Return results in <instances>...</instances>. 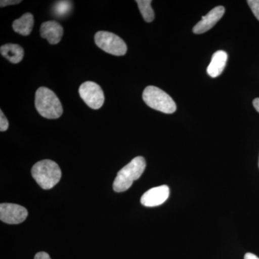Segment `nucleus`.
<instances>
[{
	"label": "nucleus",
	"mask_w": 259,
	"mask_h": 259,
	"mask_svg": "<svg viewBox=\"0 0 259 259\" xmlns=\"http://www.w3.org/2000/svg\"><path fill=\"white\" fill-rule=\"evenodd\" d=\"M32 176L44 190H51L61 178L60 167L55 161L46 159L37 162L31 170Z\"/></svg>",
	"instance_id": "nucleus-1"
},
{
	"label": "nucleus",
	"mask_w": 259,
	"mask_h": 259,
	"mask_svg": "<svg viewBox=\"0 0 259 259\" xmlns=\"http://www.w3.org/2000/svg\"><path fill=\"white\" fill-rule=\"evenodd\" d=\"M35 105L37 112L45 118L57 119L62 115L63 107L60 100L54 92L47 88L37 89Z\"/></svg>",
	"instance_id": "nucleus-2"
},
{
	"label": "nucleus",
	"mask_w": 259,
	"mask_h": 259,
	"mask_svg": "<svg viewBox=\"0 0 259 259\" xmlns=\"http://www.w3.org/2000/svg\"><path fill=\"white\" fill-rule=\"evenodd\" d=\"M146 166V160L142 156L134 158L117 173L113 183V190L116 192H122L128 190L134 181L139 180L144 173Z\"/></svg>",
	"instance_id": "nucleus-3"
},
{
	"label": "nucleus",
	"mask_w": 259,
	"mask_h": 259,
	"mask_svg": "<svg viewBox=\"0 0 259 259\" xmlns=\"http://www.w3.org/2000/svg\"><path fill=\"white\" fill-rule=\"evenodd\" d=\"M143 99L148 107L163 113L172 114L177 110L173 99L161 89L148 86L143 93Z\"/></svg>",
	"instance_id": "nucleus-4"
},
{
	"label": "nucleus",
	"mask_w": 259,
	"mask_h": 259,
	"mask_svg": "<svg viewBox=\"0 0 259 259\" xmlns=\"http://www.w3.org/2000/svg\"><path fill=\"white\" fill-rule=\"evenodd\" d=\"M95 41L97 47L111 55L121 56L127 53V48L125 42L112 32H97L95 35Z\"/></svg>",
	"instance_id": "nucleus-5"
},
{
	"label": "nucleus",
	"mask_w": 259,
	"mask_h": 259,
	"mask_svg": "<svg viewBox=\"0 0 259 259\" xmlns=\"http://www.w3.org/2000/svg\"><path fill=\"white\" fill-rule=\"evenodd\" d=\"M80 97L90 108L98 110L105 102V95L100 85L93 81H86L80 86Z\"/></svg>",
	"instance_id": "nucleus-6"
},
{
	"label": "nucleus",
	"mask_w": 259,
	"mask_h": 259,
	"mask_svg": "<svg viewBox=\"0 0 259 259\" xmlns=\"http://www.w3.org/2000/svg\"><path fill=\"white\" fill-rule=\"evenodd\" d=\"M28 210L16 204L2 203L0 204V220L7 224H20L28 217Z\"/></svg>",
	"instance_id": "nucleus-7"
},
{
	"label": "nucleus",
	"mask_w": 259,
	"mask_h": 259,
	"mask_svg": "<svg viewBox=\"0 0 259 259\" xmlns=\"http://www.w3.org/2000/svg\"><path fill=\"white\" fill-rule=\"evenodd\" d=\"M170 190L168 186L162 185L153 187L145 192L141 197V202L146 207H156L164 203L169 197Z\"/></svg>",
	"instance_id": "nucleus-8"
},
{
	"label": "nucleus",
	"mask_w": 259,
	"mask_h": 259,
	"mask_svg": "<svg viewBox=\"0 0 259 259\" xmlns=\"http://www.w3.org/2000/svg\"><path fill=\"white\" fill-rule=\"evenodd\" d=\"M225 13V8L218 6L210 10L207 15L202 17V20L196 24L193 32L195 34H202L208 31L214 25L223 18Z\"/></svg>",
	"instance_id": "nucleus-9"
},
{
	"label": "nucleus",
	"mask_w": 259,
	"mask_h": 259,
	"mask_svg": "<svg viewBox=\"0 0 259 259\" xmlns=\"http://www.w3.org/2000/svg\"><path fill=\"white\" fill-rule=\"evenodd\" d=\"M40 32L42 38L47 39L51 45H56L61 41L64 30L60 24L51 20L42 24Z\"/></svg>",
	"instance_id": "nucleus-10"
},
{
	"label": "nucleus",
	"mask_w": 259,
	"mask_h": 259,
	"mask_svg": "<svg viewBox=\"0 0 259 259\" xmlns=\"http://www.w3.org/2000/svg\"><path fill=\"white\" fill-rule=\"evenodd\" d=\"M228 61V54L226 51H218L212 55L210 64L207 67V72L209 76L216 78L222 74Z\"/></svg>",
	"instance_id": "nucleus-11"
},
{
	"label": "nucleus",
	"mask_w": 259,
	"mask_h": 259,
	"mask_svg": "<svg viewBox=\"0 0 259 259\" xmlns=\"http://www.w3.org/2000/svg\"><path fill=\"white\" fill-rule=\"evenodd\" d=\"M2 56L13 64H18L23 60L24 50L20 45L15 44H7L0 48Z\"/></svg>",
	"instance_id": "nucleus-12"
},
{
	"label": "nucleus",
	"mask_w": 259,
	"mask_h": 259,
	"mask_svg": "<svg viewBox=\"0 0 259 259\" xmlns=\"http://www.w3.org/2000/svg\"><path fill=\"white\" fill-rule=\"evenodd\" d=\"M34 25L33 15L31 13H25L21 18L17 19L13 23L15 32L20 35L27 36L31 33Z\"/></svg>",
	"instance_id": "nucleus-13"
},
{
	"label": "nucleus",
	"mask_w": 259,
	"mask_h": 259,
	"mask_svg": "<svg viewBox=\"0 0 259 259\" xmlns=\"http://www.w3.org/2000/svg\"><path fill=\"white\" fill-rule=\"evenodd\" d=\"M151 0H137L136 3L139 6L140 12L142 15L145 21L147 23H151L154 20V12L151 8Z\"/></svg>",
	"instance_id": "nucleus-14"
},
{
	"label": "nucleus",
	"mask_w": 259,
	"mask_h": 259,
	"mask_svg": "<svg viewBox=\"0 0 259 259\" xmlns=\"http://www.w3.org/2000/svg\"><path fill=\"white\" fill-rule=\"evenodd\" d=\"M72 8V4L69 1H59L57 2L54 5V13L56 16L62 17L66 16Z\"/></svg>",
	"instance_id": "nucleus-15"
},
{
	"label": "nucleus",
	"mask_w": 259,
	"mask_h": 259,
	"mask_svg": "<svg viewBox=\"0 0 259 259\" xmlns=\"http://www.w3.org/2000/svg\"><path fill=\"white\" fill-rule=\"evenodd\" d=\"M247 3L254 14L255 18L259 20V0H248Z\"/></svg>",
	"instance_id": "nucleus-16"
},
{
	"label": "nucleus",
	"mask_w": 259,
	"mask_h": 259,
	"mask_svg": "<svg viewBox=\"0 0 259 259\" xmlns=\"http://www.w3.org/2000/svg\"><path fill=\"white\" fill-rule=\"evenodd\" d=\"M8 127H9V122L3 112L0 110V131L5 132Z\"/></svg>",
	"instance_id": "nucleus-17"
},
{
	"label": "nucleus",
	"mask_w": 259,
	"mask_h": 259,
	"mask_svg": "<svg viewBox=\"0 0 259 259\" xmlns=\"http://www.w3.org/2000/svg\"><path fill=\"white\" fill-rule=\"evenodd\" d=\"M21 2L20 0H2L0 2V6L1 8H3V7L9 6V5H18L20 4Z\"/></svg>",
	"instance_id": "nucleus-18"
},
{
	"label": "nucleus",
	"mask_w": 259,
	"mask_h": 259,
	"mask_svg": "<svg viewBox=\"0 0 259 259\" xmlns=\"http://www.w3.org/2000/svg\"><path fill=\"white\" fill-rule=\"evenodd\" d=\"M34 259H51L49 255L46 252H39L35 255Z\"/></svg>",
	"instance_id": "nucleus-19"
},
{
	"label": "nucleus",
	"mask_w": 259,
	"mask_h": 259,
	"mask_svg": "<svg viewBox=\"0 0 259 259\" xmlns=\"http://www.w3.org/2000/svg\"><path fill=\"white\" fill-rule=\"evenodd\" d=\"M244 259H259V258L253 253H247L244 255Z\"/></svg>",
	"instance_id": "nucleus-20"
},
{
	"label": "nucleus",
	"mask_w": 259,
	"mask_h": 259,
	"mask_svg": "<svg viewBox=\"0 0 259 259\" xmlns=\"http://www.w3.org/2000/svg\"><path fill=\"white\" fill-rule=\"evenodd\" d=\"M253 107H255L256 111L259 112V98H255L253 101Z\"/></svg>",
	"instance_id": "nucleus-21"
},
{
	"label": "nucleus",
	"mask_w": 259,
	"mask_h": 259,
	"mask_svg": "<svg viewBox=\"0 0 259 259\" xmlns=\"http://www.w3.org/2000/svg\"><path fill=\"white\" fill-rule=\"evenodd\" d=\"M258 167H259V159H258Z\"/></svg>",
	"instance_id": "nucleus-22"
}]
</instances>
